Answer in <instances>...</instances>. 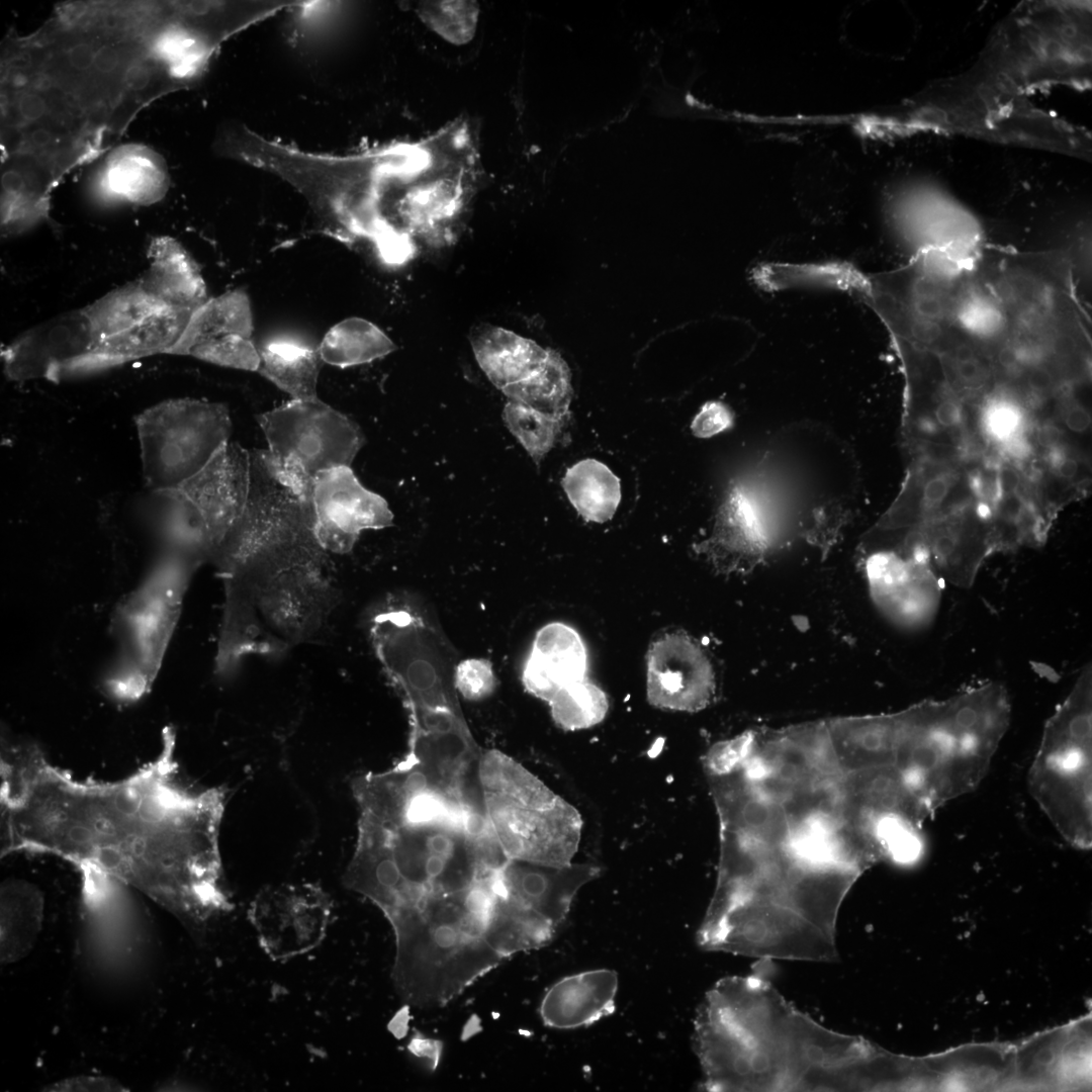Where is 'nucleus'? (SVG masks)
Returning a JSON list of instances; mask_svg holds the SVG:
<instances>
[{
    "label": "nucleus",
    "mask_w": 1092,
    "mask_h": 1092,
    "mask_svg": "<svg viewBox=\"0 0 1092 1092\" xmlns=\"http://www.w3.org/2000/svg\"><path fill=\"white\" fill-rule=\"evenodd\" d=\"M618 976L608 969L562 978L543 996L540 1015L545 1025L570 1029L592 1024L612 1014Z\"/></svg>",
    "instance_id": "obj_21"
},
{
    "label": "nucleus",
    "mask_w": 1092,
    "mask_h": 1092,
    "mask_svg": "<svg viewBox=\"0 0 1092 1092\" xmlns=\"http://www.w3.org/2000/svg\"><path fill=\"white\" fill-rule=\"evenodd\" d=\"M258 371L293 399L316 398L317 378L323 362L317 348L295 342L274 340L258 347Z\"/></svg>",
    "instance_id": "obj_27"
},
{
    "label": "nucleus",
    "mask_w": 1092,
    "mask_h": 1092,
    "mask_svg": "<svg viewBox=\"0 0 1092 1092\" xmlns=\"http://www.w3.org/2000/svg\"><path fill=\"white\" fill-rule=\"evenodd\" d=\"M146 485L164 495L176 491L230 442L228 406L196 398L159 402L134 418Z\"/></svg>",
    "instance_id": "obj_6"
},
{
    "label": "nucleus",
    "mask_w": 1092,
    "mask_h": 1092,
    "mask_svg": "<svg viewBox=\"0 0 1092 1092\" xmlns=\"http://www.w3.org/2000/svg\"><path fill=\"white\" fill-rule=\"evenodd\" d=\"M895 221L912 255L925 252L968 256L984 246L976 219L941 194L920 191L901 198Z\"/></svg>",
    "instance_id": "obj_14"
},
{
    "label": "nucleus",
    "mask_w": 1092,
    "mask_h": 1092,
    "mask_svg": "<svg viewBox=\"0 0 1092 1092\" xmlns=\"http://www.w3.org/2000/svg\"><path fill=\"white\" fill-rule=\"evenodd\" d=\"M561 485L573 508L588 522L611 520L621 502L619 478L607 465L593 458L570 466Z\"/></svg>",
    "instance_id": "obj_29"
},
{
    "label": "nucleus",
    "mask_w": 1092,
    "mask_h": 1092,
    "mask_svg": "<svg viewBox=\"0 0 1092 1092\" xmlns=\"http://www.w3.org/2000/svg\"><path fill=\"white\" fill-rule=\"evenodd\" d=\"M253 329L248 294L240 288L230 290L209 298L193 311L182 338L171 354L186 356L190 348L197 343L226 335L252 338Z\"/></svg>",
    "instance_id": "obj_28"
},
{
    "label": "nucleus",
    "mask_w": 1092,
    "mask_h": 1092,
    "mask_svg": "<svg viewBox=\"0 0 1092 1092\" xmlns=\"http://www.w3.org/2000/svg\"><path fill=\"white\" fill-rule=\"evenodd\" d=\"M148 259L149 268L139 282L160 301L195 310L209 299L196 262L177 240L166 236L152 240Z\"/></svg>",
    "instance_id": "obj_23"
},
{
    "label": "nucleus",
    "mask_w": 1092,
    "mask_h": 1092,
    "mask_svg": "<svg viewBox=\"0 0 1092 1092\" xmlns=\"http://www.w3.org/2000/svg\"><path fill=\"white\" fill-rule=\"evenodd\" d=\"M96 335L85 307L71 310L25 331L1 356L7 377L16 381L59 380L90 354Z\"/></svg>",
    "instance_id": "obj_10"
},
{
    "label": "nucleus",
    "mask_w": 1092,
    "mask_h": 1092,
    "mask_svg": "<svg viewBox=\"0 0 1092 1092\" xmlns=\"http://www.w3.org/2000/svg\"><path fill=\"white\" fill-rule=\"evenodd\" d=\"M330 913L329 902L321 891L286 887L260 895L253 904L251 920L265 952L274 960H283L320 944Z\"/></svg>",
    "instance_id": "obj_12"
},
{
    "label": "nucleus",
    "mask_w": 1092,
    "mask_h": 1092,
    "mask_svg": "<svg viewBox=\"0 0 1092 1092\" xmlns=\"http://www.w3.org/2000/svg\"><path fill=\"white\" fill-rule=\"evenodd\" d=\"M861 272L845 263L768 264L754 272L763 288L779 290L798 286L834 288L853 292Z\"/></svg>",
    "instance_id": "obj_33"
},
{
    "label": "nucleus",
    "mask_w": 1092,
    "mask_h": 1092,
    "mask_svg": "<svg viewBox=\"0 0 1092 1092\" xmlns=\"http://www.w3.org/2000/svg\"><path fill=\"white\" fill-rule=\"evenodd\" d=\"M469 340L480 369L500 391L529 377L548 354L536 342L490 324L473 328Z\"/></svg>",
    "instance_id": "obj_24"
},
{
    "label": "nucleus",
    "mask_w": 1092,
    "mask_h": 1092,
    "mask_svg": "<svg viewBox=\"0 0 1092 1092\" xmlns=\"http://www.w3.org/2000/svg\"><path fill=\"white\" fill-rule=\"evenodd\" d=\"M826 724L842 775L894 764L899 713L834 719Z\"/></svg>",
    "instance_id": "obj_22"
},
{
    "label": "nucleus",
    "mask_w": 1092,
    "mask_h": 1092,
    "mask_svg": "<svg viewBox=\"0 0 1092 1092\" xmlns=\"http://www.w3.org/2000/svg\"><path fill=\"white\" fill-rule=\"evenodd\" d=\"M171 727L154 760L114 782L80 781L34 744L1 755V852L67 859L135 887L199 925L232 909L219 832L225 795L185 781Z\"/></svg>",
    "instance_id": "obj_1"
},
{
    "label": "nucleus",
    "mask_w": 1092,
    "mask_h": 1092,
    "mask_svg": "<svg viewBox=\"0 0 1092 1092\" xmlns=\"http://www.w3.org/2000/svg\"><path fill=\"white\" fill-rule=\"evenodd\" d=\"M508 399L555 417H569L573 395L568 365L559 353L548 349L543 364L524 380L502 390Z\"/></svg>",
    "instance_id": "obj_32"
},
{
    "label": "nucleus",
    "mask_w": 1092,
    "mask_h": 1092,
    "mask_svg": "<svg viewBox=\"0 0 1092 1092\" xmlns=\"http://www.w3.org/2000/svg\"><path fill=\"white\" fill-rule=\"evenodd\" d=\"M456 691L468 701L478 702L489 698L497 686L492 663L485 658H467L454 668Z\"/></svg>",
    "instance_id": "obj_38"
},
{
    "label": "nucleus",
    "mask_w": 1092,
    "mask_h": 1092,
    "mask_svg": "<svg viewBox=\"0 0 1092 1092\" xmlns=\"http://www.w3.org/2000/svg\"><path fill=\"white\" fill-rule=\"evenodd\" d=\"M408 1050L416 1057L424 1060L428 1068L435 1070L441 1057L442 1042L417 1034L411 1040Z\"/></svg>",
    "instance_id": "obj_41"
},
{
    "label": "nucleus",
    "mask_w": 1092,
    "mask_h": 1092,
    "mask_svg": "<svg viewBox=\"0 0 1092 1092\" xmlns=\"http://www.w3.org/2000/svg\"><path fill=\"white\" fill-rule=\"evenodd\" d=\"M1091 671L1046 722L1028 774L1030 794L1065 840L1092 843Z\"/></svg>",
    "instance_id": "obj_5"
},
{
    "label": "nucleus",
    "mask_w": 1092,
    "mask_h": 1092,
    "mask_svg": "<svg viewBox=\"0 0 1092 1092\" xmlns=\"http://www.w3.org/2000/svg\"><path fill=\"white\" fill-rule=\"evenodd\" d=\"M103 186L111 195L148 205L165 196L169 180L164 161L155 152L144 146L129 145L111 155Z\"/></svg>",
    "instance_id": "obj_25"
},
{
    "label": "nucleus",
    "mask_w": 1092,
    "mask_h": 1092,
    "mask_svg": "<svg viewBox=\"0 0 1092 1092\" xmlns=\"http://www.w3.org/2000/svg\"><path fill=\"white\" fill-rule=\"evenodd\" d=\"M732 424L733 414L726 404L708 401L694 418L691 429L698 438H710L729 429Z\"/></svg>",
    "instance_id": "obj_39"
},
{
    "label": "nucleus",
    "mask_w": 1092,
    "mask_h": 1092,
    "mask_svg": "<svg viewBox=\"0 0 1092 1092\" xmlns=\"http://www.w3.org/2000/svg\"><path fill=\"white\" fill-rule=\"evenodd\" d=\"M1006 732L980 697L962 692L900 712L894 766L933 814L978 787Z\"/></svg>",
    "instance_id": "obj_3"
},
{
    "label": "nucleus",
    "mask_w": 1092,
    "mask_h": 1092,
    "mask_svg": "<svg viewBox=\"0 0 1092 1092\" xmlns=\"http://www.w3.org/2000/svg\"><path fill=\"white\" fill-rule=\"evenodd\" d=\"M548 703L554 722L570 731L598 724L608 710L605 693L585 678L560 689Z\"/></svg>",
    "instance_id": "obj_35"
},
{
    "label": "nucleus",
    "mask_w": 1092,
    "mask_h": 1092,
    "mask_svg": "<svg viewBox=\"0 0 1092 1092\" xmlns=\"http://www.w3.org/2000/svg\"><path fill=\"white\" fill-rule=\"evenodd\" d=\"M250 480L251 450L230 441L174 491L193 510L208 544L209 558L243 514Z\"/></svg>",
    "instance_id": "obj_11"
},
{
    "label": "nucleus",
    "mask_w": 1092,
    "mask_h": 1092,
    "mask_svg": "<svg viewBox=\"0 0 1092 1092\" xmlns=\"http://www.w3.org/2000/svg\"><path fill=\"white\" fill-rule=\"evenodd\" d=\"M211 560L225 594L218 673L230 672L249 654L280 652L308 639L330 613L328 551L309 512L242 523Z\"/></svg>",
    "instance_id": "obj_2"
},
{
    "label": "nucleus",
    "mask_w": 1092,
    "mask_h": 1092,
    "mask_svg": "<svg viewBox=\"0 0 1092 1092\" xmlns=\"http://www.w3.org/2000/svg\"><path fill=\"white\" fill-rule=\"evenodd\" d=\"M646 687L651 705L695 712L710 703L715 676L701 646L687 634L674 632L650 645Z\"/></svg>",
    "instance_id": "obj_13"
},
{
    "label": "nucleus",
    "mask_w": 1092,
    "mask_h": 1092,
    "mask_svg": "<svg viewBox=\"0 0 1092 1092\" xmlns=\"http://www.w3.org/2000/svg\"><path fill=\"white\" fill-rule=\"evenodd\" d=\"M53 1091H124L122 1085L105 1077L80 1076L58 1082Z\"/></svg>",
    "instance_id": "obj_40"
},
{
    "label": "nucleus",
    "mask_w": 1092,
    "mask_h": 1092,
    "mask_svg": "<svg viewBox=\"0 0 1092 1092\" xmlns=\"http://www.w3.org/2000/svg\"><path fill=\"white\" fill-rule=\"evenodd\" d=\"M256 419L271 458L309 481L320 472L351 466L365 443L355 421L318 397L292 398Z\"/></svg>",
    "instance_id": "obj_8"
},
{
    "label": "nucleus",
    "mask_w": 1092,
    "mask_h": 1092,
    "mask_svg": "<svg viewBox=\"0 0 1092 1092\" xmlns=\"http://www.w3.org/2000/svg\"><path fill=\"white\" fill-rule=\"evenodd\" d=\"M587 656L579 634L561 622L543 626L535 635L522 670L528 693L549 702L562 688L583 679Z\"/></svg>",
    "instance_id": "obj_20"
},
{
    "label": "nucleus",
    "mask_w": 1092,
    "mask_h": 1092,
    "mask_svg": "<svg viewBox=\"0 0 1092 1092\" xmlns=\"http://www.w3.org/2000/svg\"><path fill=\"white\" fill-rule=\"evenodd\" d=\"M867 575L877 606L892 621L919 628L933 620L943 581L930 564L879 552L867 561Z\"/></svg>",
    "instance_id": "obj_15"
},
{
    "label": "nucleus",
    "mask_w": 1092,
    "mask_h": 1092,
    "mask_svg": "<svg viewBox=\"0 0 1092 1092\" xmlns=\"http://www.w3.org/2000/svg\"><path fill=\"white\" fill-rule=\"evenodd\" d=\"M395 349L383 331L361 317H348L333 326L317 347L324 363L341 368L372 362Z\"/></svg>",
    "instance_id": "obj_31"
},
{
    "label": "nucleus",
    "mask_w": 1092,
    "mask_h": 1092,
    "mask_svg": "<svg viewBox=\"0 0 1092 1092\" xmlns=\"http://www.w3.org/2000/svg\"><path fill=\"white\" fill-rule=\"evenodd\" d=\"M311 506L316 539L332 553H348L363 531L384 529L393 523L386 499L366 488L351 466L316 474Z\"/></svg>",
    "instance_id": "obj_9"
},
{
    "label": "nucleus",
    "mask_w": 1092,
    "mask_h": 1092,
    "mask_svg": "<svg viewBox=\"0 0 1092 1092\" xmlns=\"http://www.w3.org/2000/svg\"><path fill=\"white\" fill-rule=\"evenodd\" d=\"M43 899L37 888L22 880L5 881L1 886L2 964L27 956L41 930Z\"/></svg>",
    "instance_id": "obj_26"
},
{
    "label": "nucleus",
    "mask_w": 1092,
    "mask_h": 1092,
    "mask_svg": "<svg viewBox=\"0 0 1092 1092\" xmlns=\"http://www.w3.org/2000/svg\"><path fill=\"white\" fill-rule=\"evenodd\" d=\"M839 785L842 817L860 824L876 836L883 823L900 821L920 829L932 815L894 765L845 774Z\"/></svg>",
    "instance_id": "obj_16"
},
{
    "label": "nucleus",
    "mask_w": 1092,
    "mask_h": 1092,
    "mask_svg": "<svg viewBox=\"0 0 1092 1092\" xmlns=\"http://www.w3.org/2000/svg\"><path fill=\"white\" fill-rule=\"evenodd\" d=\"M599 873L587 864L552 866L511 859L500 871L507 895L556 929L578 890Z\"/></svg>",
    "instance_id": "obj_18"
},
{
    "label": "nucleus",
    "mask_w": 1092,
    "mask_h": 1092,
    "mask_svg": "<svg viewBox=\"0 0 1092 1092\" xmlns=\"http://www.w3.org/2000/svg\"><path fill=\"white\" fill-rule=\"evenodd\" d=\"M840 778H823L794 788L781 802L790 840L822 832L842 818Z\"/></svg>",
    "instance_id": "obj_30"
},
{
    "label": "nucleus",
    "mask_w": 1092,
    "mask_h": 1092,
    "mask_svg": "<svg viewBox=\"0 0 1092 1092\" xmlns=\"http://www.w3.org/2000/svg\"><path fill=\"white\" fill-rule=\"evenodd\" d=\"M709 771L722 829L768 847L789 846L790 829L783 806L757 790L744 757Z\"/></svg>",
    "instance_id": "obj_17"
},
{
    "label": "nucleus",
    "mask_w": 1092,
    "mask_h": 1092,
    "mask_svg": "<svg viewBox=\"0 0 1092 1092\" xmlns=\"http://www.w3.org/2000/svg\"><path fill=\"white\" fill-rule=\"evenodd\" d=\"M1065 426L1076 434L1085 433L1091 423L1087 410L1079 403H1072L1064 414Z\"/></svg>",
    "instance_id": "obj_42"
},
{
    "label": "nucleus",
    "mask_w": 1092,
    "mask_h": 1092,
    "mask_svg": "<svg viewBox=\"0 0 1092 1092\" xmlns=\"http://www.w3.org/2000/svg\"><path fill=\"white\" fill-rule=\"evenodd\" d=\"M416 11L428 28L453 44L467 43L475 34L479 15L475 1H421Z\"/></svg>",
    "instance_id": "obj_36"
},
{
    "label": "nucleus",
    "mask_w": 1092,
    "mask_h": 1092,
    "mask_svg": "<svg viewBox=\"0 0 1092 1092\" xmlns=\"http://www.w3.org/2000/svg\"><path fill=\"white\" fill-rule=\"evenodd\" d=\"M205 559L198 549L171 541L168 552L146 579L118 604L111 619L117 658L103 682L110 698L131 703L149 692L180 616L191 574Z\"/></svg>",
    "instance_id": "obj_4"
},
{
    "label": "nucleus",
    "mask_w": 1092,
    "mask_h": 1092,
    "mask_svg": "<svg viewBox=\"0 0 1092 1092\" xmlns=\"http://www.w3.org/2000/svg\"><path fill=\"white\" fill-rule=\"evenodd\" d=\"M484 811L506 857L562 866L579 839L575 809L532 776L504 794L482 792Z\"/></svg>",
    "instance_id": "obj_7"
},
{
    "label": "nucleus",
    "mask_w": 1092,
    "mask_h": 1092,
    "mask_svg": "<svg viewBox=\"0 0 1092 1092\" xmlns=\"http://www.w3.org/2000/svg\"><path fill=\"white\" fill-rule=\"evenodd\" d=\"M186 356L245 371H258L260 366L259 348L252 338L241 335L204 340L190 348Z\"/></svg>",
    "instance_id": "obj_37"
},
{
    "label": "nucleus",
    "mask_w": 1092,
    "mask_h": 1092,
    "mask_svg": "<svg viewBox=\"0 0 1092 1092\" xmlns=\"http://www.w3.org/2000/svg\"><path fill=\"white\" fill-rule=\"evenodd\" d=\"M193 311L164 305L130 329L101 340L69 375L99 371L156 354H171Z\"/></svg>",
    "instance_id": "obj_19"
},
{
    "label": "nucleus",
    "mask_w": 1092,
    "mask_h": 1092,
    "mask_svg": "<svg viewBox=\"0 0 1092 1092\" xmlns=\"http://www.w3.org/2000/svg\"><path fill=\"white\" fill-rule=\"evenodd\" d=\"M568 418L550 416L511 399L503 410L508 430L537 466L556 445Z\"/></svg>",
    "instance_id": "obj_34"
}]
</instances>
